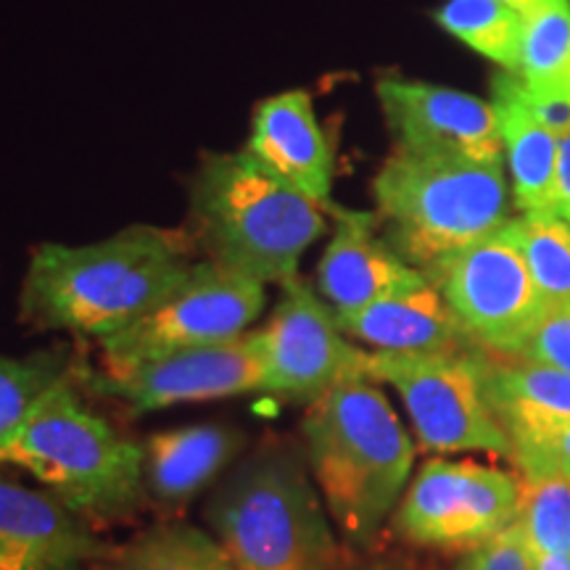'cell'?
<instances>
[{"label":"cell","mask_w":570,"mask_h":570,"mask_svg":"<svg viewBox=\"0 0 570 570\" xmlns=\"http://www.w3.org/2000/svg\"><path fill=\"white\" fill-rule=\"evenodd\" d=\"M194 265V240L154 225L80 246L42 244L21 283V320L38 331L104 341L159 306Z\"/></svg>","instance_id":"cell-1"},{"label":"cell","mask_w":570,"mask_h":570,"mask_svg":"<svg viewBox=\"0 0 570 570\" xmlns=\"http://www.w3.org/2000/svg\"><path fill=\"white\" fill-rule=\"evenodd\" d=\"M309 473L341 537L367 547L407 489L415 446L367 375L312 399L302 420Z\"/></svg>","instance_id":"cell-2"},{"label":"cell","mask_w":570,"mask_h":570,"mask_svg":"<svg viewBox=\"0 0 570 570\" xmlns=\"http://www.w3.org/2000/svg\"><path fill=\"white\" fill-rule=\"evenodd\" d=\"M383 238L425 277L510 219L504 156L394 151L373 180Z\"/></svg>","instance_id":"cell-3"},{"label":"cell","mask_w":570,"mask_h":570,"mask_svg":"<svg viewBox=\"0 0 570 570\" xmlns=\"http://www.w3.org/2000/svg\"><path fill=\"white\" fill-rule=\"evenodd\" d=\"M325 209L277 180L246 148L206 154L190 180V217L206 259L259 283H288L325 233Z\"/></svg>","instance_id":"cell-4"},{"label":"cell","mask_w":570,"mask_h":570,"mask_svg":"<svg viewBox=\"0 0 570 570\" xmlns=\"http://www.w3.org/2000/svg\"><path fill=\"white\" fill-rule=\"evenodd\" d=\"M0 462L27 470L88 523L130 518L146 497L142 446L98 417L67 375L40 396Z\"/></svg>","instance_id":"cell-5"},{"label":"cell","mask_w":570,"mask_h":570,"mask_svg":"<svg viewBox=\"0 0 570 570\" xmlns=\"http://www.w3.org/2000/svg\"><path fill=\"white\" fill-rule=\"evenodd\" d=\"M206 518L235 570H341L327 508L285 446L262 449L235 470Z\"/></svg>","instance_id":"cell-6"},{"label":"cell","mask_w":570,"mask_h":570,"mask_svg":"<svg viewBox=\"0 0 570 570\" xmlns=\"http://www.w3.org/2000/svg\"><path fill=\"white\" fill-rule=\"evenodd\" d=\"M489 352L386 354L367 352L365 375L402 396L425 452H487L508 458L512 444L487 399Z\"/></svg>","instance_id":"cell-7"},{"label":"cell","mask_w":570,"mask_h":570,"mask_svg":"<svg viewBox=\"0 0 570 570\" xmlns=\"http://www.w3.org/2000/svg\"><path fill=\"white\" fill-rule=\"evenodd\" d=\"M470 338L494 356H518L544 315L512 219L428 275Z\"/></svg>","instance_id":"cell-8"},{"label":"cell","mask_w":570,"mask_h":570,"mask_svg":"<svg viewBox=\"0 0 570 570\" xmlns=\"http://www.w3.org/2000/svg\"><path fill=\"white\" fill-rule=\"evenodd\" d=\"M265 283L204 259L146 317L101 341L106 362H138L151 356L214 346L246 336L265 309Z\"/></svg>","instance_id":"cell-9"},{"label":"cell","mask_w":570,"mask_h":570,"mask_svg":"<svg viewBox=\"0 0 570 570\" xmlns=\"http://www.w3.org/2000/svg\"><path fill=\"white\" fill-rule=\"evenodd\" d=\"M518 504V475L470 460H431L404 491L394 529L407 544L470 552L510 529Z\"/></svg>","instance_id":"cell-10"},{"label":"cell","mask_w":570,"mask_h":570,"mask_svg":"<svg viewBox=\"0 0 570 570\" xmlns=\"http://www.w3.org/2000/svg\"><path fill=\"white\" fill-rule=\"evenodd\" d=\"M281 288L283 296L265 327L252 333L262 391L312 402L336 383L365 375L367 352L346 341L325 298L302 277Z\"/></svg>","instance_id":"cell-11"},{"label":"cell","mask_w":570,"mask_h":570,"mask_svg":"<svg viewBox=\"0 0 570 570\" xmlns=\"http://www.w3.org/2000/svg\"><path fill=\"white\" fill-rule=\"evenodd\" d=\"M96 394L117 399L135 412L212 402L262 391V365L254 336L185 348L138 362H106L88 375Z\"/></svg>","instance_id":"cell-12"},{"label":"cell","mask_w":570,"mask_h":570,"mask_svg":"<svg viewBox=\"0 0 570 570\" xmlns=\"http://www.w3.org/2000/svg\"><path fill=\"white\" fill-rule=\"evenodd\" d=\"M375 96L399 148L468 154L481 159L504 156L491 101L404 77L377 80Z\"/></svg>","instance_id":"cell-13"},{"label":"cell","mask_w":570,"mask_h":570,"mask_svg":"<svg viewBox=\"0 0 570 570\" xmlns=\"http://www.w3.org/2000/svg\"><path fill=\"white\" fill-rule=\"evenodd\" d=\"M111 552L51 491L0 479V570H88Z\"/></svg>","instance_id":"cell-14"},{"label":"cell","mask_w":570,"mask_h":570,"mask_svg":"<svg viewBox=\"0 0 570 570\" xmlns=\"http://www.w3.org/2000/svg\"><path fill=\"white\" fill-rule=\"evenodd\" d=\"M333 235L317 265V294L341 315H352L377 298L423 281V273L377 238L375 212L331 206Z\"/></svg>","instance_id":"cell-15"},{"label":"cell","mask_w":570,"mask_h":570,"mask_svg":"<svg viewBox=\"0 0 570 570\" xmlns=\"http://www.w3.org/2000/svg\"><path fill=\"white\" fill-rule=\"evenodd\" d=\"M244 148L277 180L312 202L333 206L336 159L306 90L277 92L256 106Z\"/></svg>","instance_id":"cell-16"},{"label":"cell","mask_w":570,"mask_h":570,"mask_svg":"<svg viewBox=\"0 0 570 570\" xmlns=\"http://www.w3.org/2000/svg\"><path fill=\"white\" fill-rule=\"evenodd\" d=\"M348 338L386 354H458L481 348L428 277L336 317Z\"/></svg>","instance_id":"cell-17"},{"label":"cell","mask_w":570,"mask_h":570,"mask_svg":"<svg viewBox=\"0 0 570 570\" xmlns=\"http://www.w3.org/2000/svg\"><path fill=\"white\" fill-rule=\"evenodd\" d=\"M491 106L497 114L515 206L520 212L552 209L560 135L525 109L512 85V71H497L491 77Z\"/></svg>","instance_id":"cell-18"},{"label":"cell","mask_w":570,"mask_h":570,"mask_svg":"<svg viewBox=\"0 0 570 570\" xmlns=\"http://www.w3.org/2000/svg\"><path fill=\"white\" fill-rule=\"evenodd\" d=\"M238 446L233 428L214 423L154 433L142 446L146 491L161 502H185L233 460Z\"/></svg>","instance_id":"cell-19"},{"label":"cell","mask_w":570,"mask_h":570,"mask_svg":"<svg viewBox=\"0 0 570 570\" xmlns=\"http://www.w3.org/2000/svg\"><path fill=\"white\" fill-rule=\"evenodd\" d=\"M487 399L510 441L570 423V373L489 354Z\"/></svg>","instance_id":"cell-20"},{"label":"cell","mask_w":570,"mask_h":570,"mask_svg":"<svg viewBox=\"0 0 570 570\" xmlns=\"http://www.w3.org/2000/svg\"><path fill=\"white\" fill-rule=\"evenodd\" d=\"M106 570H235L214 533L190 523H161L127 541Z\"/></svg>","instance_id":"cell-21"},{"label":"cell","mask_w":570,"mask_h":570,"mask_svg":"<svg viewBox=\"0 0 570 570\" xmlns=\"http://www.w3.org/2000/svg\"><path fill=\"white\" fill-rule=\"evenodd\" d=\"M436 21L441 30L494 61L502 71H518L523 38V17L518 11L497 0H444Z\"/></svg>","instance_id":"cell-22"},{"label":"cell","mask_w":570,"mask_h":570,"mask_svg":"<svg viewBox=\"0 0 570 570\" xmlns=\"http://www.w3.org/2000/svg\"><path fill=\"white\" fill-rule=\"evenodd\" d=\"M520 254L544 309L570 304V223L550 209L512 217Z\"/></svg>","instance_id":"cell-23"},{"label":"cell","mask_w":570,"mask_h":570,"mask_svg":"<svg viewBox=\"0 0 570 570\" xmlns=\"http://www.w3.org/2000/svg\"><path fill=\"white\" fill-rule=\"evenodd\" d=\"M520 504L518 525L533 554H568L570 558V473L568 470H533L518 473Z\"/></svg>","instance_id":"cell-24"},{"label":"cell","mask_w":570,"mask_h":570,"mask_svg":"<svg viewBox=\"0 0 570 570\" xmlns=\"http://www.w3.org/2000/svg\"><path fill=\"white\" fill-rule=\"evenodd\" d=\"M515 75L552 90L570 80V0H537L525 13Z\"/></svg>","instance_id":"cell-25"},{"label":"cell","mask_w":570,"mask_h":570,"mask_svg":"<svg viewBox=\"0 0 570 570\" xmlns=\"http://www.w3.org/2000/svg\"><path fill=\"white\" fill-rule=\"evenodd\" d=\"M59 377H63V370L53 356H35V360L0 356V449L9 444L40 396Z\"/></svg>","instance_id":"cell-26"},{"label":"cell","mask_w":570,"mask_h":570,"mask_svg":"<svg viewBox=\"0 0 570 570\" xmlns=\"http://www.w3.org/2000/svg\"><path fill=\"white\" fill-rule=\"evenodd\" d=\"M518 360L570 373V304L544 309L529 341L520 348Z\"/></svg>","instance_id":"cell-27"},{"label":"cell","mask_w":570,"mask_h":570,"mask_svg":"<svg viewBox=\"0 0 570 570\" xmlns=\"http://www.w3.org/2000/svg\"><path fill=\"white\" fill-rule=\"evenodd\" d=\"M510 444V460L518 473H533V470H568L570 473V423L518 436Z\"/></svg>","instance_id":"cell-28"},{"label":"cell","mask_w":570,"mask_h":570,"mask_svg":"<svg viewBox=\"0 0 570 570\" xmlns=\"http://www.w3.org/2000/svg\"><path fill=\"white\" fill-rule=\"evenodd\" d=\"M454 570H537V558L515 520L499 537L470 550Z\"/></svg>","instance_id":"cell-29"},{"label":"cell","mask_w":570,"mask_h":570,"mask_svg":"<svg viewBox=\"0 0 570 570\" xmlns=\"http://www.w3.org/2000/svg\"><path fill=\"white\" fill-rule=\"evenodd\" d=\"M562 219H570V130L560 135L558 142V169H554L552 209Z\"/></svg>","instance_id":"cell-30"},{"label":"cell","mask_w":570,"mask_h":570,"mask_svg":"<svg viewBox=\"0 0 570 570\" xmlns=\"http://www.w3.org/2000/svg\"><path fill=\"white\" fill-rule=\"evenodd\" d=\"M537 558V570H570L568 554H533Z\"/></svg>","instance_id":"cell-31"},{"label":"cell","mask_w":570,"mask_h":570,"mask_svg":"<svg viewBox=\"0 0 570 570\" xmlns=\"http://www.w3.org/2000/svg\"><path fill=\"white\" fill-rule=\"evenodd\" d=\"M497 3L508 6V9L518 11L520 17H525V13H529V11L533 9V6H537V0H497Z\"/></svg>","instance_id":"cell-32"},{"label":"cell","mask_w":570,"mask_h":570,"mask_svg":"<svg viewBox=\"0 0 570 570\" xmlns=\"http://www.w3.org/2000/svg\"><path fill=\"white\" fill-rule=\"evenodd\" d=\"M362 570H410V568L402 566L399 560H377V562H373V566H367Z\"/></svg>","instance_id":"cell-33"},{"label":"cell","mask_w":570,"mask_h":570,"mask_svg":"<svg viewBox=\"0 0 570 570\" xmlns=\"http://www.w3.org/2000/svg\"><path fill=\"white\" fill-rule=\"evenodd\" d=\"M562 92H566V96H568V98H570V80H568V82H566V85H562Z\"/></svg>","instance_id":"cell-34"},{"label":"cell","mask_w":570,"mask_h":570,"mask_svg":"<svg viewBox=\"0 0 570 570\" xmlns=\"http://www.w3.org/2000/svg\"><path fill=\"white\" fill-rule=\"evenodd\" d=\"M568 223H570V219H568Z\"/></svg>","instance_id":"cell-35"}]
</instances>
